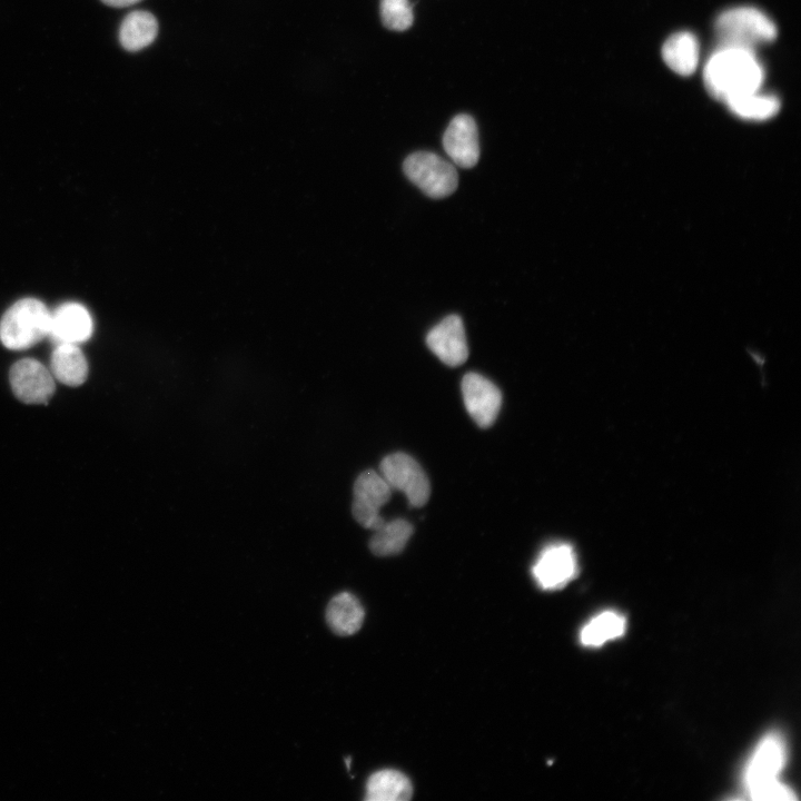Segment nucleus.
<instances>
[{
  "mask_svg": "<svg viewBox=\"0 0 801 801\" xmlns=\"http://www.w3.org/2000/svg\"><path fill=\"white\" fill-rule=\"evenodd\" d=\"M380 18L387 29L404 31L414 20L409 0H380Z\"/></svg>",
  "mask_w": 801,
  "mask_h": 801,
  "instance_id": "obj_22",
  "label": "nucleus"
},
{
  "mask_svg": "<svg viewBox=\"0 0 801 801\" xmlns=\"http://www.w3.org/2000/svg\"><path fill=\"white\" fill-rule=\"evenodd\" d=\"M403 169L406 177L431 198H445L458 185V175L453 164L431 151L411 154L404 160Z\"/></svg>",
  "mask_w": 801,
  "mask_h": 801,
  "instance_id": "obj_4",
  "label": "nucleus"
},
{
  "mask_svg": "<svg viewBox=\"0 0 801 801\" xmlns=\"http://www.w3.org/2000/svg\"><path fill=\"white\" fill-rule=\"evenodd\" d=\"M462 395L466 411L483 428L494 424L500 413L502 394L498 387L477 373H467L462 379Z\"/></svg>",
  "mask_w": 801,
  "mask_h": 801,
  "instance_id": "obj_10",
  "label": "nucleus"
},
{
  "mask_svg": "<svg viewBox=\"0 0 801 801\" xmlns=\"http://www.w3.org/2000/svg\"><path fill=\"white\" fill-rule=\"evenodd\" d=\"M443 147L458 167L472 168L477 164L478 131L472 116L459 113L451 120L443 136Z\"/></svg>",
  "mask_w": 801,
  "mask_h": 801,
  "instance_id": "obj_12",
  "label": "nucleus"
},
{
  "mask_svg": "<svg viewBox=\"0 0 801 801\" xmlns=\"http://www.w3.org/2000/svg\"><path fill=\"white\" fill-rule=\"evenodd\" d=\"M735 116L754 121H762L775 116L780 101L775 96L760 93L759 90L725 101Z\"/></svg>",
  "mask_w": 801,
  "mask_h": 801,
  "instance_id": "obj_20",
  "label": "nucleus"
},
{
  "mask_svg": "<svg viewBox=\"0 0 801 801\" xmlns=\"http://www.w3.org/2000/svg\"><path fill=\"white\" fill-rule=\"evenodd\" d=\"M13 394L27 404H44L55 393L51 372L33 358H23L12 365L9 373Z\"/></svg>",
  "mask_w": 801,
  "mask_h": 801,
  "instance_id": "obj_8",
  "label": "nucleus"
},
{
  "mask_svg": "<svg viewBox=\"0 0 801 801\" xmlns=\"http://www.w3.org/2000/svg\"><path fill=\"white\" fill-rule=\"evenodd\" d=\"M715 32L721 44L753 49L755 44L773 41L777 27L762 11L739 7L723 11L718 17Z\"/></svg>",
  "mask_w": 801,
  "mask_h": 801,
  "instance_id": "obj_3",
  "label": "nucleus"
},
{
  "mask_svg": "<svg viewBox=\"0 0 801 801\" xmlns=\"http://www.w3.org/2000/svg\"><path fill=\"white\" fill-rule=\"evenodd\" d=\"M158 34V21L145 10L129 12L120 23L118 38L123 49L139 51L154 42Z\"/></svg>",
  "mask_w": 801,
  "mask_h": 801,
  "instance_id": "obj_15",
  "label": "nucleus"
},
{
  "mask_svg": "<svg viewBox=\"0 0 801 801\" xmlns=\"http://www.w3.org/2000/svg\"><path fill=\"white\" fill-rule=\"evenodd\" d=\"M785 761L783 740L775 733L767 735L758 745L749 760L743 783L749 793L778 781V775Z\"/></svg>",
  "mask_w": 801,
  "mask_h": 801,
  "instance_id": "obj_9",
  "label": "nucleus"
},
{
  "mask_svg": "<svg viewBox=\"0 0 801 801\" xmlns=\"http://www.w3.org/2000/svg\"><path fill=\"white\" fill-rule=\"evenodd\" d=\"M752 800L756 801H791L797 800L793 791L788 787L783 785L779 781L771 782L751 793H749Z\"/></svg>",
  "mask_w": 801,
  "mask_h": 801,
  "instance_id": "obj_23",
  "label": "nucleus"
},
{
  "mask_svg": "<svg viewBox=\"0 0 801 801\" xmlns=\"http://www.w3.org/2000/svg\"><path fill=\"white\" fill-rule=\"evenodd\" d=\"M365 792L368 801H406L411 799L413 788L404 773L386 769L368 778Z\"/></svg>",
  "mask_w": 801,
  "mask_h": 801,
  "instance_id": "obj_18",
  "label": "nucleus"
},
{
  "mask_svg": "<svg viewBox=\"0 0 801 801\" xmlns=\"http://www.w3.org/2000/svg\"><path fill=\"white\" fill-rule=\"evenodd\" d=\"M326 621L336 634L350 635L360 629L364 621V609L353 594L339 593L328 603Z\"/></svg>",
  "mask_w": 801,
  "mask_h": 801,
  "instance_id": "obj_17",
  "label": "nucleus"
},
{
  "mask_svg": "<svg viewBox=\"0 0 801 801\" xmlns=\"http://www.w3.org/2000/svg\"><path fill=\"white\" fill-rule=\"evenodd\" d=\"M51 312L39 299L22 298L0 319V340L12 350L27 349L49 335Z\"/></svg>",
  "mask_w": 801,
  "mask_h": 801,
  "instance_id": "obj_2",
  "label": "nucleus"
},
{
  "mask_svg": "<svg viewBox=\"0 0 801 801\" xmlns=\"http://www.w3.org/2000/svg\"><path fill=\"white\" fill-rule=\"evenodd\" d=\"M390 495L392 488L380 473L372 469L363 472L354 484V518L365 528H378L385 522L379 510L389 501Z\"/></svg>",
  "mask_w": 801,
  "mask_h": 801,
  "instance_id": "obj_6",
  "label": "nucleus"
},
{
  "mask_svg": "<svg viewBox=\"0 0 801 801\" xmlns=\"http://www.w3.org/2000/svg\"><path fill=\"white\" fill-rule=\"evenodd\" d=\"M92 330L91 315L81 304L66 303L51 312L48 336L57 344L83 343Z\"/></svg>",
  "mask_w": 801,
  "mask_h": 801,
  "instance_id": "obj_13",
  "label": "nucleus"
},
{
  "mask_svg": "<svg viewBox=\"0 0 801 801\" xmlns=\"http://www.w3.org/2000/svg\"><path fill=\"white\" fill-rule=\"evenodd\" d=\"M50 372L60 383L79 386L87 379L88 362L76 344H57L51 354Z\"/></svg>",
  "mask_w": 801,
  "mask_h": 801,
  "instance_id": "obj_14",
  "label": "nucleus"
},
{
  "mask_svg": "<svg viewBox=\"0 0 801 801\" xmlns=\"http://www.w3.org/2000/svg\"><path fill=\"white\" fill-rule=\"evenodd\" d=\"M141 0H101L105 4L113 8H126L130 7L135 3H138Z\"/></svg>",
  "mask_w": 801,
  "mask_h": 801,
  "instance_id": "obj_24",
  "label": "nucleus"
},
{
  "mask_svg": "<svg viewBox=\"0 0 801 801\" xmlns=\"http://www.w3.org/2000/svg\"><path fill=\"white\" fill-rule=\"evenodd\" d=\"M413 526L403 518L384 522L369 540V548L377 556L399 554L413 534Z\"/></svg>",
  "mask_w": 801,
  "mask_h": 801,
  "instance_id": "obj_19",
  "label": "nucleus"
},
{
  "mask_svg": "<svg viewBox=\"0 0 801 801\" xmlns=\"http://www.w3.org/2000/svg\"><path fill=\"white\" fill-rule=\"evenodd\" d=\"M428 348L446 365L455 367L466 362L468 346L462 318L448 315L426 336Z\"/></svg>",
  "mask_w": 801,
  "mask_h": 801,
  "instance_id": "obj_11",
  "label": "nucleus"
},
{
  "mask_svg": "<svg viewBox=\"0 0 801 801\" xmlns=\"http://www.w3.org/2000/svg\"><path fill=\"white\" fill-rule=\"evenodd\" d=\"M625 619L614 611H605L586 623L580 633V640L586 646H600L623 635Z\"/></svg>",
  "mask_w": 801,
  "mask_h": 801,
  "instance_id": "obj_21",
  "label": "nucleus"
},
{
  "mask_svg": "<svg viewBox=\"0 0 801 801\" xmlns=\"http://www.w3.org/2000/svg\"><path fill=\"white\" fill-rule=\"evenodd\" d=\"M380 475L392 490L405 494L408 504L419 507L427 503L431 494L429 481L422 466L405 453H393L380 463Z\"/></svg>",
  "mask_w": 801,
  "mask_h": 801,
  "instance_id": "obj_5",
  "label": "nucleus"
},
{
  "mask_svg": "<svg viewBox=\"0 0 801 801\" xmlns=\"http://www.w3.org/2000/svg\"><path fill=\"white\" fill-rule=\"evenodd\" d=\"M532 573L543 590L562 589L577 573V558L573 547L567 543L546 546L536 558Z\"/></svg>",
  "mask_w": 801,
  "mask_h": 801,
  "instance_id": "obj_7",
  "label": "nucleus"
},
{
  "mask_svg": "<svg viewBox=\"0 0 801 801\" xmlns=\"http://www.w3.org/2000/svg\"><path fill=\"white\" fill-rule=\"evenodd\" d=\"M662 58L670 69L681 76H690L699 62V42L688 31L672 34L662 47Z\"/></svg>",
  "mask_w": 801,
  "mask_h": 801,
  "instance_id": "obj_16",
  "label": "nucleus"
},
{
  "mask_svg": "<svg viewBox=\"0 0 801 801\" xmlns=\"http://www.w3.org/2000/svg\"><path fill=\"white\" fill-rule=\"evenodd\" d=\"M703 78L710 95L725 102L758 91L764 73L753 49L721 44L706 61Z\"/></svg>",
  "mask_w": 801,
  "mask_h": 801,
  "instance_id": "obj_1",
  "label": "nucleus"
}]
</instances>
